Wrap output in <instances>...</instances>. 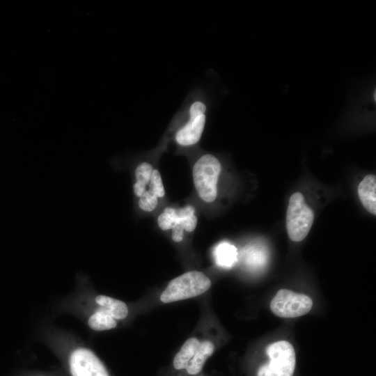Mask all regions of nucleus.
<instances>
[{
	"mask_svg": "<svg viewBox=\"0 0 376 376\" xmlns=\"http://www.w3.org/2000/svg\"><path fill=\"white\" fill-rule=\"evenodd\" d=\"M211 286V281L203 272L191 271L171 280L160 296L163 303H171L198 296Z\"/></svg>",
	"mask_w": 376,
	"mask_h": 376,
	"instance_id": "nucleus-1",
	"label": "nucleus"
},
{
	"mask_svg": "<svg viewBox=\"0 0 376 376\" xmlns=\"http://www.w3.org/2000/svg\"><path fill=\"white\" fill-rule=\"evenodd\" d=\"M221 170L219 161L214 155L201 156L193 167V179L199 196L205 201L212 202L217 195V184Z\"/></svg>",
	"mask_w": 376,
	"mask_h": 376,
	"instance_id": "nucleus-2",
	"label": "nucleus"
},
{
	"mask_svg": "<svg viewBox=\"0 0 376 376\" xmlns=\"http://www.w3.org/2000/svg\"><path fill=\"white\" fill-rule=\"evenodd\" d=\"M269 358L268 363L261 366L257 376H292L296 357L292 345L286 340L273 343L266 348Z\"/></svg>",
	"mask_w": 376,
	"mask_h": 376,
	"instance_id": "nucleus-3",
	"label": "nucleus"
},
{
	"mask_svg": "<svg viewBox=\"0 0 376 376\" xmlns=\"http://www.w3.org/2000/svg\"><path fill=\"white\" fill-rule=\"evenodd\" d=\"M312 209L306 203L304 196L294 193L290 198L286 213V228L290 239L294 242L303 240L313 223Z\"/></svg>",
	"mask_w": 376,
	"mask_h": 376,
	"instance_id": "nucleus-4",
	"label": "nucleus"
},
{
	"mask_svg": "<svg viewBox=\"0 0 376 376\" xmlns=\"http://www.w3.org/2000/svg\"><path fill=\"white\" fill-rule=\"evenodd\" d=\"M313 306L307 295L287 289L279 290L270 303L272 312L281 318H297L308 313Z\"/></svg>",
	"mask_w": 376,
	"mask_h": 376,
	"instance_id": "nucleus-5",
	"label": "nucleus"
},
{
	"mask_svg": "<svg viewBox=\"0 0 376 376\" xmlns=\"http://www.w3.org/2000/svg\"><path fill=\"white\" fill-rule=\"evenodd\" d=\"M205 104L199 100L189 107V120L176 133L175 140L181 146H191L199 141L205 124Z\"/></svg>",
	"mask_w": 376,
	"mask_h": 376,
	"instance_id": "nucleus-6",
	"label": "nucleus"
},
{
	"mask_svg": "<svg viewBox=\"0 0 376 376\" xmlns=\"http://www.w3.org/2000/svg\"><path fill=\"white\" fill-rule=\"evenodd\" d=\"M70 369L72 376H109L100 359L91 350L84 347L71 354Z\"/></svg>",
	"mask_w": 376,
	"mask_h": 376,
	"instance_id": "nucleus-7",
	"label": "nucleus"
},
{
	"mask_svg": "<svg viewBox=\"0 0 376 376\" xmlns=\"http://www.w3.org/2000/svg\"><path fill=\"white\" fill-rule=\"evenodd\" d=\"M359 199L363 207L371 214H376V177L365 176L358 187Z\"/></svg>",
	"mask_w": 376,
	"mask_h": 376,
	"instance_id": "nucleus-8",
	"label": "nucleus"
},
{
	"mask_svg": "<svg viewBox=\"0 0 376 376\" xmlns=\"http://www.w3.org/2000/svg\"><path fill=\"white\" fill-rule=\"evenodd\" d=\"M214 350L213 343L210 340H204L200 343L192 359L185 368L189 375H196L199 373L206 360L212 354Z\"/></svg>",
	"mask_w": 376,
	"mask_h": 376,
	"instance_id": "nucleus-9",
	"label": "nucleus"
},
{
	"mask_svg": "<svg viewBox=\"0 0 376 376\" xmlns=\"http://www.w3.org/2000/svg\"><path fill=\"white\" fill-rule=\"evenodd\" d=\"M213 256L216 264L223 268H231L237 260L236 247L227 242L218 244L213 251Z\"/></svg>",
	"mask_w": 376,
	"mask_h": 376,
	"instance_id": "nucleus-10",
	"label": "nucleus"
},
{
	"mask_svg": "<svg viewBox=\"0 0 376 376\" xmlns=\"http://www.w3.org/2000/svg\"><path fill=\"white\" fill-rule=\"evenodd\" d=\"M95 301L115 320L125 319L128 315V308L122 301L106 295H98Z\"/></svg>",
	"mask_w": 376,
	"mask_h": 376,
	"instance_id": "nucleus-11",
	"label": "nucleus"
},
{
	"mask_svg": "<svg viewBox=\"0 0 376 376\" xmlns=\"http://www.w3.org/2000/svg\"><path fill=\"white\" fill-rule=\"evenodd\" d=\"M200 345L196 338H191L186 340L173 359V366L177 370L185 369L192 359Z\"/></svg>",
	"mask_w": 376,
	"mask_h": 376,
	"instance_id": "nucleus-12",
	"label": "nucleus"
},
{
	"mask_svg": "<svg viewBox=\"0 0 376 376\" xmlns=\"http://www.w3.org/2000/svg\"><path fill=\"white\" fill-rule=\"evenodd\" d=\"M153 169L148 162H142L136 166L134 171L136 182L133 185L134 194L140 197L146 190V186L150 183Z\"/></svg>",
	"mask_w": 376,
	"mask_h": 376,
	"instance_id": "nucleus-13",
	"label": "nucleus"
},
{
	"mask_svg": "<svg viewBox=\"0 0 376 376\" xmlns=\"http://www.w3.org/2000/svg\"><path fill=\"white\" fill-rule=\"evenodd\" d=\"M88 324L95 331L109 330L117 325L116 320L102 307L89 318Z\"/></svg>",
	"mask_w": 376,
	"mask_h": 376,
	"instance_id": "nucleus-14",
	"label": "nucleus"
},
{
	"mask_svg": "<svg viewBox=\"0 0 376 376\" xmlns=\"http://www.w3.org/2000/svg\"><path fill=\"white\" fill-rule=\"evenodd\" d=\"M194 212L195 209L191 205H187L177 210L174 219V226L178 225L186 231L192 232L197 224V217L195 216Z\"/></svg>",
	"mask_w": 376,
	"mask_h": 376,
	"instance_id": "nucleus-15",
	"label": "nucleus"
},
{
	"mask_svg": "<svg viewBox=\"0 0 376 376\" xmlns=\"http://www.w3.org/2000/svg\"><path fill=\"white\" fill-rule=\"evenodd\" d=\"M176 210L172 207H166L157 219L159 227L164 230L172 229L174 226V219Z\"/></svg>",
	"mask_w": 376,
	"mask_h": 376,
	"instance_id": "nucleus-16",
	"label": "nucleus"
},
{
	"mask_svg": "<svg viewBox=\"0 0 376 376\" xmlns=\"http://www.w3.org/2000/svg\"><path fill=\"white\" fill-rule=\"evenodd\" d=\"M148 190L157 198H162L164 196L165 191L162 183L161 175L157 169H154L149 183Z\"/></svg>",
	"mask_w": 376,
	"mask_h": 376,
	"instance_id": "nucleus-17",
	"label": "nucleus"
},
{
	"mask_svg": "<svg viewBox=\"0 0 376 376\" xmlns=\"http://www.w3.org/2000/svg\"><path fill=\"white\" fill-rule=\"evenodd\" d=\"M139 207L145 212H151L157 205V198L149 191L146 190L139 197Z\"/></svg>",
	"mask_w": 376,
	"mask_h": 376,
	"instance_id": "nucleus-18",
	"label": "nucleus"
},
{
	"mask_svg": "<svg viewBox=\"0 0 376 376\" xmlns=\"http://www.w3.org/2000/svg\"><path fill=\"white\" fill-rule=\"evenodd\" d=\"M266 261L265 254L260 249H251L249 251L246 263L251 266H261Z\"/></svg>",
	"mask_w": 376,
	"mask_h": 376,
	"instance_id": "nucleus-19",
	"label": "nucleus"
},
{
	"mask_svg": "<svg viewBox=\"0 0 376 376\" xmlns=\"http://www.w3.org/2000/svg\"><path fill=\"white\" fill-rule=\"evenodd\" d=\"M184 229L180 226H175L172 228L171 237L174 242H180L183 239Z\"/></svg>",
	"mask_w": 376,
	"mask_h": 376,
	"instance_id": "nucleus-20",
	"label": "nucleus"
}]
</instances>
